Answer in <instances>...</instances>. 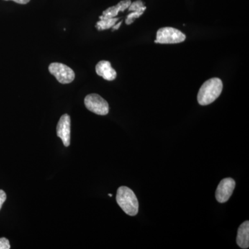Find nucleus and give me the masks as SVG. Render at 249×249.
<instances>
[{"label":"nucleus","instance_id":"nucleus-1","mask_svg":"<svg viewBox=\"0 0 249 249\" xmlns=\"http://www.w3.org/2000/svg\"><path fill=\"white\" fill-rule=\"evenodd\" d=\"M223 83L218 78H211L201 85L197 95L199 105L205 106L213 103L222 93Z\"/></svg>","mask_w":249,"mask_h":249},{"label":"nucleus","instance_id":"nucleus-2","mask_svg":"<svg viewBox=\"0 0 249 249\" xmlns=\"http://www.w3.org/2000/svg\"><path fill=\"white\" fill-rule=\"evenodd\" d=\"M116 201L123 211L130 216L137 215L139 212V201L130 188L121 186L116 194Z\"/></svg>","mask_w":249,"mask_h":249},{"label":"nucleus","instance_id":"nucleus-3","mask_svg":"<svg viewBox=\"0 0 249 249\" xmlns=\"http://www.w3.org/2000/svg\"><path fill=\"white\" fill-rule=\"evenodd\" d=\"M186 36L181 31L172 27H163L157 33L155 43L177 44L186 40Z\"/></svg>","mask_w":249,"mask_h":249},{"label":"nucleus","instance_id":"nucleus-4","mask_svg":"<svg viewBox=\"0 0 249 249\" xmlns=\"http://www.w3.org/2000/svg\"><path fill=\"white\" fill-rule=\"evenodd\" d=\"M49 71L61 84L71 83L75 78L74 71L70 67L59 62L50 64Z\"/></svg>","mask_w":249,"mask_h":249},{"label":"nucleus","instance_id":"nucleus-5","mask_svg":"<svg viewBox=\"0 0 249 249\" xmlns=\"http://www.w3.org/2000/svg\"><path fill=\"white\" fill-rule=\"evenodd\" d=\"M85 105L88 109L98 115H107L109 105L104 98L96 93L88 95L85 98Z\"/></svg>","mask_w":249,"mask_h":249},{"label":"nucleus","instance_id":"nucleus-6","mask_svg":"<svg viewBox=\"0 0 249 249\" xmlns=\"http://www.w3.org/2000/svg\"><path fill=\"white\" fill-rule=\"evenodd\" d=\"M235 188V181L232 178H225L220 181L216 190L215 197L218 202H227Z\"/></svg>","mask_w":249,"mask_h":249},{"label":"nucleus","instance_id":"nucleus-7","mask_svg":"<svg viewBox=\"0 0 249 249\" xmlns=\"http://www.w3.org/2000/svg\"><path fill=\"white\" fill-rule=\"evenodd\" d=\"M57 136L61 139L65 147L70 146L71 139V118L65 114L60 117L56 127Z\"/></svg>","mask_w":249,"mask_h":249},{"label":"nucleus","instance_id":"nucleus-8","mask_svg":"<svg viewBox=\"0 0 249 249\" xmlns=\"http://www.w3.org/2000/svg\"><path fill=\"white\" fill-rule=\"evenodd\" d=\"M96 72L98 76L103 77L105 80H114L117 76L116 71L111 67V63L106 60H101L96 66Z\"/></svg>","mask_w":249,"mask_h":249},{"label":"nucleus","instance_id":"nucleus-9","mask_svg":"<svg viewBox=\"0 0 249 249\" xmlns=\"http://www.w3.org/2000/svg\"><path fill=\"white\" fill-rule=\"evenodd\" d=\"M131 3H132L131 0H123L116 6H111L103 11L102 16H100L99 18L101 19H104L116 17L121 11L124 12V10L128 9Z\"/></svg>","mask_w":249,"mask_h":249},{"label":"nucleus","instance_id":"nucleus-10","mask_svg":"<svg viewBox=\"0 0 249 249\" xmlns=\"http://www.w3.org/2000/svg\"><path fill=\"white\" fill-rule=\"evenodd\" d=\"M237 244L240 248L248 249L249 247V222L242 223L237 231Z\"/></svg>","mask_w":249,"mask_h":249},{"label":"nucleus","instance_id":"nucleus-11","mask_svg":"<svg viewBox=\"0 0 249 249\" xmlns=\"http://www.w3.org/2000/svg\"><path fill=\"white\" fill-rule=\"evenodd\" d=\"M119 18H108V19H101L96 23V27L98 31L106 30L112 28L119 20Z\"/></svg>","mask_w":249,"mask_h":249},{"label":"nucleus","instance_id":"nucleus-12","mask_svg":"<svg viewBox=\"0 0 249 249\" xmlns=\"http://www.w3.org/2000/svg\"><path fill=\"white\" fill-rule=\"evenodd\" d=\"M146 7L144 6L143 2L142 0H138V1H134L133 3H131L130 6H129V11H145Z\"/></svg>","mask_w":249,"mask_h":249},{"label":"nucleus","instance_id":"nucleus-13","mask_svg":"<svg viewBox=\"0 0 249 249\" xmlns=\"http://www.w3.org/2000/svg\"><path fill=\"white\" fill-rule=\"evenodd\" d=\"M144 11H133V13H131L128 16H127V19H126L125 23L129 25V24H132L134 22V19H137L140 17L143 14Z\"/></svg>","mask_w":249,"mask_h":249},{"label":"nucleus","instance_id":"nucleus-14","mask_svg":"<svg viewBox=\"0 0 249 249\" xmlns=\"http://www.w3.org/2000/svg\"><path fill=\"white\" fill-rule=\"evenodd\" d=\"M11 248L9 241L5 237L0 238V249H9Z\"/></svg>","mask_w":249,"mask_h":249},{"label":"nucleus","instance_id":"nucleus-15","mask_svg":"<svg viewBox=\"0 0 249 249\" xmlns=\"http://www.w3.org/2000/svg\"><path fill=\"white\" fill-rule=\"evenodd\" d=\"M6 199V195L4 191L0 190V210L2 207V205Z\"/></svg>","mask_w":249,"mask_h":249},{"label":"nucleus","instance_id":"nucleus-16","mask_svg":"<svg viewBox=\"0 0 249 249\" xmlns=\"http://www.w3.org/2000/svg\"><path fill=\"white\" fill-rule=\"evenodd\" d=\"M6 1H9V0H6ZM11 1H15V2L18 3V4H26L29 3L31 0H11Z\"/></svg>","mask_w":249,"mask_h":249},{"label":"nucleus","instance_id":"nucleus-17","mask_svg":"<svg viewBox=\"0 0 249 249\" xmlns=\"http://www.w3.org/2000/svg\"><path fill=\"white\" fill-rule=\"evenodd\" d=\"M121 24H122V21H121L119 23V24H115V25L113 27V31L114 30H117V29H119V27H120V26L121 25Z\"/></svg>","mask_w":249,"mask_h":249},{"label":"nucleus","instance_id":"nucleus-18","mask_svg":"<svg viewBox=\"0 0 249 249\" xmlns=\"http://www.w3.org/2000/svg\"><path fill=\"white\" fill-rule=\"evenodd\" d=\"M109 196H112V195H111V194H109Z\"/></svg>","mask_w":249,"mask_h":249}]
</instances>
